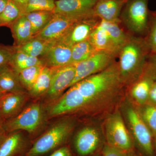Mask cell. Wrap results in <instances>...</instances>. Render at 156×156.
Segmentation results:
<instances>
[{
    "label": "cell",
    "instance_id": "obj_39",
    "mask_svg": "<svg viewBox=\"0 0 156 156\" xmlns=\"http://www.w3.org/2000/svg\"><path fill=\"white\" fill-rule=\"evenodd\" d=\"M9 2V0H0V14L4 11Z\"/></svg>",
    "mask_w": 156,
    "mask_h": 156
},
{
    "label": "cell",
    "instance_id": "obj_40",
    "mask_svg": "<svg viewBox=\"0 0 156 156\" xmlns=\"http://www.w3.org/2000/svg\"><path fill=\"white\" fill-rule=\"evenodd\" d=\"M4 120L2 119H1L0 117V138L2 137V136L5 134V131L4 129Z\"/></svg>",
    "mask_w": 156,
    "mask_h": 156
},
{
    "label": "cell",
    "instance_id": "obj_7",
    "mask_svg": "<svg viewBox=\"0 0 156 156\" xmlns=\"http://www.w3.org/2000/svg\"><path fill=\"white\" fill-rule=\"evenodd\" d=\"M44 118L43 108L38 103H34L20 112L4 123L5 132L25 131L33 133L41 125Z\"/></svg>",
    "mask_w": 156,
    "mask_h": 156
},
{
    "label": "cell",
    "instance_id": "obj_5",
    "mask_svg": "<svg viewBox=\"0 0 156 156\" xmlns=\"http://www.w3.org/2000/svg\"><path fill=\"white\" fill-rule=\"evenodd\" d=\"M149 0H128L120 16L123 23L131 35L145 38L149 29L150 11Z\"/></svg>",
    "mask_w": 156,
    "mask_h": 156
},
{
    "label": "cell",
    "instance_id": "obj_43",
    "mask_svg": "<svg viewBox=\"0 0 156 156\" xmlns=\"http://www.w3.org/2000/svg\"><path fill=\"white\" fill-rule=\"evenodd\" d=\"M5 93V92H4V91H3L1 89H0V97H1L2 95H3V94Z\"/></svg>",
    "mask_w": 156,
    "mask_h": 156
},
{
    "label": "cell",
    "instance_id": "obj_36",
    "mask_svg": "<svg viewBox=\"0 0 156 156\" xmlns=\"http://www.w3.org/2000/svg\"><path fill=\"white\" fill-rule=\"evenodd\" d=\"M147 64L156 81V53L150 54L147 59Z\"/></svg>",
    "mask_w": 156,
    "mask_h": 156
},
{
    "label": "cell",
    "instance_id": "obj_19",
    "mask_svg": "<svg viewBox=\"0 0 156 156\" xmlns=\"http://www.w3.org/2000/svg\"><path fill=\"white\" fill-rule=\"evenodd\" d=\"M88 40L96 51L111 52L118 56V52L114 46L111 39L100 21L90 34Z\"/></svg>",
    "mask_w": 156,
    "mask_h": 156
},
{
    "label": "cell",
    "instance_id": "obj_3",
    "mask_svg": "<svg viewBox=\"0 0 156 156\" xmlns=\"http://www.w3.org/2000/svg\"><path fill=\"white\" fill-rule=\"evenodd\" d=\"M74 125L68 120L56 123L33 142L25 156H48L54 151L67 144Z\"/></svg>",
    "mask_w": 156,
    "mask_h": 156
},
{
    "label": "cell",
    "instance_id": "obj_1",
    "mask_svg": "<svg viewBox=\"0 0 156 156\" xmlns=\"http://www.w3.org/2000/svg\"><path fill=\"white\" fill-rule=\"evenodd\" d=\"M123 87L116 61L104 70L85 78L69 88L51 107L50 114L57 116L97 108L111 101Z\"/></svg>",
    "mask_w": 156,
    "mask_h": 156
},
{
    "label": "cell",
    "instance_id": "obj_26",
    "mask_svg": "<svg viewBox=\"0 0 156 156\" xmlns=\"http://www.w3.org/2000/svg\"><path fill=\"white\" fill-rule=\"evenodd\" d=\"M53 11H36L24 14L30 22L33 36L43 29L53 17Z\"/></svg>",
    "mask_w": 156,
    "mask_h": 156
},
{
    "label": "cell",
    "instance_id": "obj_35",
    "mask_svg": "<svg viewBox=\"0 0 156 156\" xmlns=\"http://www.w3.org/2000/svg\"><path fill=\"white\" fill-rule=\"evenodd\" d=\"M48 156H76L70 146L66 144L58 148Z\"/></svg>",
    "mask_w": 156,
    "mask_h": 156
},
{
    "label": "cell",
    "instance_id": "obj_23",
    "mask_svg": "<svg viewBox=\"0 0 156 156\" xmlns=\"http://www.w3.org/2000/svg\"><path fill=\"white\" fill-rule=\"evenodd\" d=\"M56 68L44 66L35 83L28 91L30 95L38 97L47 93L50 88L52 77Z\"/></svg>",
    "mask_w": 156,
    "mask_h": 156
},
{
    "label": "cell",
    "instance_id": "obj_42",
    "mask_svg": "<svg viewBox=\"0 0 156 156\" xmlns=\"http://www.w3.org/2000/svg\"><path fill=\"white\" fill-rule=\"evenodd\" d=\"M154 143L155 153V156H156V136L154 137Z\"/></svg>",
    "mask_w": 156,
    "mask_h": 156
},
{
    "label": "cell",
    "instance_id": "obj_41",
    "mask_svg": "<svg viewBox=\"0 0 156 156\" xmlns=\"http://www.w3.org/2000/svg\"><path fill=\"white\" fill-rule=\"evenodd\" d=\"M128 156H138L134 150L130 151L128 152Z\"/></svg>",
    "mask_w": 156,
    "mask_h": 156
},
{
    "label": "cell",
    "instance_id": "obj_32",
    "mask_svg": "<svg viewBox=\"0 0 156 156\" xmlns=\"http://www.w3.org/2000/svg\"><path fill=\"white\" fill-rule=\"evenodd\" d=\"M55 7L54 0H27L25 14L36 11H53Z\"/></svg>",
    "mask_w": 156,
    "mask_h": 156
},
{
    "label": "cell",
    "instance_id": "obj_33",
    "mask_svg": "<svg viewBox=\"0 0 156 156\" xmlns=\"http://www.w3.org/2000/svg\"><path fill=\"white\" fill-rule=\"evenodd\" d=\"M14 51V47L0 46V69L9 65Z\"/></svg>",
    "mask_w": 156,
    "mask_h": 156
},
{
    "label": "cell",
    "instance_id": "obj_31",
    "mask_svg": "<svg viewBox=\"0 0 156 156\" xmlns=\"http://www.w3.org/2000/svg\"><path fill=\"white\" fill-rule=\"evenodd\" d=\"M149 29L145 39L150 54L156 53V10L150 11Z\"/></svg>",
    "mask_w": 156,
    "mask_h": 156
},
{
    "label": "cell",
    "instance_id": "obj_17",
    "mask_svg": "<svg viewBox=\"0 0 156 156\" xmlns=\"http://www.w3.org/2000/svg\"><path fill=\"white\" fill-rule=\"evenodd\" d=\"M26 99L24 92H8L0 97V117L4 121L12 119L20 112Z\"/></svg>",
    "mask_w": 156,
    "mask_h": 156
},
{
    "label": "cell",
    "instance_id": "obj_12",
    "mask_svg": "<svg viewBox=\"0 0 156 156\" xmlns=\"http://www.w3.org/2000/svg\"><path fill=\"white\" fill-rule=\"evenodd\" d=\"M32 143L20 131L5 133L0 138V156H25Z\"/></svg>",
    "mask_w": 156,
    "mask_h": 156
},
{
    "label": "cell",
    "instance_id": "obj_22",
    "mask_svg": "<svg viewBox=\"0 0 156 156\" xmlns=\"http://www.w3.org/2000/svg\"><path fill=\"white\" fill-rule=\"evenodd\" d=\"M50 42L34 37L24 44L14 46V50L20 51L33 57L41 58L48 50Z\"/></svg>",
    "mask_w": 156,
    "mask_h": 156
},
{
    "label": "cell",
    "instance_id": "obj_28",
    "mask_svg": "<svg viewBox=\"0 0 156 156\" xmlns=\"http://www.w3.org/2000/svg\"><path fill=\"white\" fill-rule=\"evenodd\" d=\"M139 115L147 126L154 137L156 136V105L147 102L136 106Z\"/></svg>",
    "mask_w": 156,
    "mask_h": 156
},
{
    "label": "cell",
    "instance_id": "obj_38",
    "mask_svg": "<svg viewBox=\"0 0 156 156\" xmlns=\"http://www.w3.org/2000/svg\"><path fill=\"white\" fill-rule=\"evenodd\" d=\"M15 3L22 11L23 14L25 13L26 9L27 6V0H11Z\"/></svg>",
    "mask_w": 156,
    "mask_h": 156
},
{
    "label": "cell",
    "instance_id": "obj_25",
    "mask_svg": "<svg viewBox=\"0 0 156 156\" xmlns=\"http://www.w3.org/2000/svg\"><path fill=\"white\" fill-rule=\"evenodd\" d=\"M37 65H44L41 58L33 57L15 50L9 63L17 74L23 70Z\"/></svg>",
    "mask_w": 156,
    "mask_h": 156
},
{
    "label": "cell",
    "instance_id": "obj_11",
    "mask_svg": "<svg viewBox=\"0 0 156 156\" xmlns=\"http://www.w3.org/2000/svg\"><path fill=\"white\" fill-rule=\"evenodd\" d=\"M80 20L54 14L47 25L35 37L50 43L60 41L74 24Z\"/></svg>",
    "mask_w": 156,
    "mask_h": 156
},
{
    "label": "cell",
    "instance_id": "obj_15",
    "mask_svg": "<svg viewBox=\"0 0 156 156\" xmlns=\"http://www.w3.org/2000/svg\"><path fill=\"white\" fill-rule=\"evenodd\" d=\"M76 67L71 64L56 68L52 77L50 88L46 94L51 99H54L69 88L75 76Z\"/></svg>",
    "mask_w": 156,
    "mask_h": 156
},
{
    "label": "cell",
    "instance_id": "obj_13",
    "mask_svg": "<svg viewBox=\"0 0 156 156\" xmlns=\"http://www.w3.org/2000/svg\"><path fill=\"white\" fill-rule=\"evenodd\" d=\"M72 47L62 41L51 42L41 58L45 66L59 68L71 64Z\"/></svg>",
    "mask_w": 156,
    "mask_h": 156
},
{
    "label": "cell",
    "instance_id": "obj_27",
    "mask_svg": "<svg viewBox=\"0 0 156 156\" xmlns=\"http://www.w3.org/2000/svg\"><path fill=\"white\" fill-rule=\"evenodd\" d=\"M96 51L88 39L76 44L72 47L71 64H75L84 61Z\"/></svg>",
    "mask_w": 156,
    "mask_h": 156
},
{
    "label": "cell",
    "instance_id": "obj_20",
    "mask_svg": "<svg viewBox=\"0 0 156 156\" xmlns=\"http://www.w3.org/2000/svg\"><path fill=\"white\" fill-rule=\"evenodd\" d=\"M0 89L5 93L24 92L18 74L9 65L0 69Z\"/></svg>",
    "mask_w": 156,
    "mask_h": 156
},
{
    "label": "cell",
    "instance_id": "obj_29",
    "mask_svg": "<svg viewBox=\"0 0 156 156\" xmlns=\"http://www.w3.org/2000/svg\"><path fill=\"white\" fill-rule=\"evenodd\" d=\"M45 66L37 65L23 70L18 74L20 82L23 87L29 91L35 83Z\"/></svg>",
    "mask_w": 156,
    "mask_h": 156
},
{
    "label": "cell",
    "instance_id": "obj_34",
    "mask_svg": "<svg viewBox=\"0 0 156 156\" xmlns=\"http://www.w3.org/2000/svg\"><path fill=\"white\" fill-rule=\"evenodd\" d=\"M128 152L105 143L101 149V156H128Z\"/></svg>",
    "mask_w": 156,
    "mask_h": 156
},
{
    "label": "cell",
    "instance_id": "obj_8",
    "mask_svg": "<svg viewBox=\"0 0 156 156\" xmlns=\"http://www.w3.org/2000/svg\"><path fill=\"white\" fill-rule=\"evenodd\" d=\"M117 57L116 55L111 52L98 51L86 60L74 64L75 76L70 87L85 78L104 70L116 61Z\"/></svg>",
    "mask_w": 156,
    "mask_h": 156
},
{
    "label": "cell",
    "instance_id": "obj_37",
    "mask_svg": "<svg viewBox=\"0 0 156 156\" xmlns=\"http://www.w3.org/2000/svg\"><path fill=\"white\" fill-rule=\"evenodd\" d=\"M147 102L156 105V81L154 82L151 88Z\"/></svg>",
    "mask_w": 156,
    "mask_h": 156
},
{
    "label": "cell",
    "instance_id": "obj_30",
    "mask_svg": "<svg viewBox=\"0 0 156 156\" xmlns=\"http://www.w3.org/2000/svg\"><path fill=\"white\" fill-rule=\"evenodd\" d=\"M23 14L19 7L11 0H9L5 8L0 14V27H10L11 24Z\"/></svg>",
    "mask_w": 156,
    "mask_h": 156
},
{
    "label": "cell",
    "instance_id": "obj_24",
    "mask_svg": "<svg viewBox=\"0 0 156 156\" xmlns=\"http://www.w3.org/2000/svg\"><path fill=\"white\" fill-rule=\"evenodd\" d=\"M100 22L106 30L115 48L119 53L120 49L127 41L130 34L123 30L120 26V23L102 20H101Z\"/></svg>",
    "mask_w": 156,
    "mask_h": 156
},
{
    "label": "cell",
    "instance_id": "obj_21",
    "mask_svg": "<svg viewBox=\"0 0 156 156\" xmlns=\"http://www.w3.org/2000/svg\"><path fill=\"white\" fill-rule=\"evenodd\" d=\"M10 27L15 40V46H20L34 37L30 22L24 14L16 20Z\"/></svg>",
    "mask_w": 156,
    "mask_h": 156
},
{
    "label": "cell",
    "instance_id": "obj_14",
    "mask_svg": "<svg viewBox=\"0 0 156 156\" xmlns=\"http://www.w3.org/2000/svg\"><path fill=\"white\" fill-rule=\"evenodd\" d=\"M155 81L152 73L147 63L139 78L128 86L130 96L136 106H140L147 102L151 88Z\"/></svg>",
    "mask_w": 156,
    "mask_h": 156
},
{
    "label": "cell",
    "instance_id": "obj_6",
    "mask_svg": "<svg viewBox=\"0 0 156 156\" xmlns=\"http://www.w3.org/2000/svg\"><path fill=\"white\" fill-rule=\"evenodd\" d=\"M105 131V143L108 145L127 152L134 150L131 133L119 111L113 113L107 118Z\"/></svg>",
    "mask_w": 156,
    "mask_h": 156
},
{
    "label": "cell",
    "instance_id": "obj_16",
    "mask_svg": "<svg viewBox=\"0 0 156 156\" xmlns=\"http://www.w3.org/2000/svg\"><path fill=\"white\" fill-rule=\"evenodd\" d=\"M100 19L94 17L75 23L61 40L71 47L89 39L90 34L99 24Z\"/></svg>",
    "mask_w": 156,
    "mask_h": 156
},
{
    "label": "cell",
    "instance_id": "obj_9",
    "mask_svg": "<svg viewBox=\"0 0 156 156\" xmlns=\"http://www.w3.org/2000/svg\"><path fill=\"white\" fill-rule=\"evenodd\" d=\"M105 144L95 128L86 127L76 134L71 147L76 156H94L101 153Z\"/></svg>",
    "mask_w": 156,
    "mask_h": 156
},
{
    "label": "cell",
    "instance_id": "obj_2",
    "mask_svg": "<svg viewBox=\"0 0 156 156\" xmlns=\"http://www.w3.org/2000/svg\"><path fill=\"white\" fill-rule=\"evenodd\" d=\"M150 54L145 38L130 35L117 57L120 77L124 86H129L142 74Z\"/></svg>",
    "mask_w": 156,
    "mask_h": 156
},
{
    "label": "cell",
    "instance_id": "obj_10",
    "mask_svg": "<svg viewBox=\"0 0 156 156\" xmlns=\"http://www.w3.org/2000/svg\"><path fill=\"white\" fill-rule=\"evenodd\" d=\"M98 0H57L54 14L78 20L96 17L94 8Z\"/></svg>",
    "mask_w": 156,
    "mask_h": 156
},
{
    "label": "cell",
    "instance_id": "obj_4",
    "mask_svg": "<svg viewBox=\"0 0 156 156\" xmlns=\"http://www.w3.org/2000/svg\"><path fill=\"white\" fill-rule=\"evenodd\" d=\"M123 112L138 156H155L154 136L137 109L129 102L123 106Z\"/></svg>",
    "mask_w": 156,
    "mask_h": 156
},
{
    "label": "cell",
    "instance_id": "obj_18",
    "mask_svg": "<svg viewBox=\"0 0 156 156\" xmlns=\"http://www.w3.org/2000/svg\"><path fill=\"white\" fill-rule=\"evenodd\" d=\"M128 0H98L94 14L101 20L121 23L120 14Z\"/></svg>",
    "mask_w": 156,
    "mask_h": 156
},
{
    "label": "cell",
    "instance_id": "obj_44",
    "mask_svg": "<svg viewBox=\"0 0 156 156\" xmlns=\"http://www.w3.org/2000/svg\"><path fill=\"white\" fill-rule=\"evenodd\" d=\"M94 156H101V153L99 154H98L96 155H95Z\"/></svg>",
    "mask_w": 156,
    "mask_h": 156
}]
</instances>
